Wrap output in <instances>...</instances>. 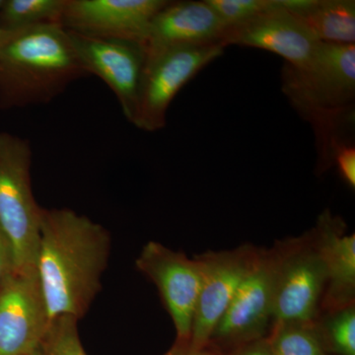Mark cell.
Returning a JSON list of instances; mask_svg holds the SVG:
<instances>
[{
	"instance_id": "484cf974",
	"label": "cell",
	"mask_w": 355,
	"mask_h": 355,
	"mask_svg": "<svg viewBox=\"0 0 355 355\" xmlns=\"http://www.w3.org/2000/svg\"><path fill=\"white\" fill-rule=\"evenodd\" d=\"M13 33L14 32L6 31V30H3L0 28V44L3 43L6 40L10 38V37L12 36Z\"/></svg>"
},
{
	"instance_id": "8fae6325",
	"label": "cell",
	"mask_w": 355,
	"mask_h": 355,
	"mask_svg": "<svg viewBox=\"0 0 355 355\" xmlns=\"http://www.w3.org/2000/svg\"><path fill=\"white\" fill-rule=\"evenodd\" d=\"M260 251V248L245 244L198 256L202 265L203 277L191 328L193 345L202 347L209 343L236 292L256 265Z\"/></svg>"
},
{
	"instance_id": "ba28073f",
	"label": "cell",
	"mask_w": 355,
	"mask_h": 355,
	"mask_svg": "<svg viewBox=\"0 0 355 355\" xmlns=\"http://www.w3.org/2000/svg\"><path fill=\"white\" fill-rule=\"evenodd\" d=\"M135 266L157 287L174 324L177 342L191 340L203 277L198 257L190 259L161 243L150 241L140 252Z\"/></svg>"
},
{
	"instance_id": "ac0fdd59",
	"label": "cell",
	"mask_w": 355,
	"mask_h": 355,
	"mask_svg": "<svg viewBox=\"0 0 355 355\" xmlns=\"http://www.w3.org/2000/svg\"><path fill=\"white\" fill-rule=\"evenodd\" d=\"M266 338L273 355H329L316 321L273 324Z\"/></svg>"
},
{
	"instance_id": "2e32d148",
	"label": "cell",
	"mask_w": 355,
	"mask_h": 355,
	"mask_svg": "<svg viewBox=\"0 0 355 355\" xmlns=\"http://www.w3.org/2000/svg\"><path fill=\"white\" fill-rule=\"evenodd\" d=\"M293 14L322 43L354 44V0H314L305 10Z\"/></svg>"
},
{
	"instance_id": "ffe728a7",
	"label": "cell",
	"mask_w": 355,
	"mask_h": 355,
	"mask_svg": "<svg viewBox=\"0 0 355 355\" xmlns=\"http://www.w3.org/2000/svg\"><path fill=\"white\" fill-rule=\"evenodd\" d=\"M78 320L71 316H58L50 326L39 347V355H88L78 333Z\"/></svg>"
},
{
	"instance_id": "7a4b0ae2",
	"label": "cell",
	"mask_w": 355,
	"mask_h": 355,
	"mask_svg": "<svg viewBox=\"0 0 355 355\" xmlns=\"http://www.w3.org/2000/svg\"><path fill=\"white\" fill-rule=\"evenodd\" d=\"M85 76L60 23L14 32L0 44V109L49 104Z\"/></svg>"
},
{
	"instance_id": "7402d4cb",
	"label": "cell",
	"mask_w": 355,
	"mask_h": 355,
	"mask_svg": "<svg viewBox=\"0 0 355 355\" xmlns=\"http://www.w3.org/2000/svg\"><path fill=\"white\" fill-rule=\"evenodd\" d=\"M331 160L338 168L340 176L350 188H355V147L343 139L331 146Z\"/></svg>"
},
{
	"instance_id": "52a82bcc",
	"label": "cell",
	"mask_w": 355,
	"mask_h": 355,
	"mask_svg": "<svg viewBox=\"0 0 355 355\" xmlns=\"http://www.w3.org/2000/svg\"><path fill=\"white\" fill-rule=\"evenodd\" d=\"M277 259L275 246L261 249L253 270L214 329L209 343L224 354L266 338L272 330Z\"/></svg>"
},
{
	"instance_id": "30bf717a",
	"label": "cell",
	"mask_w": 355,
	"mask_h": 355,
	"mask_svg": "<svg viewBox=\"0 0 355 355\" xmlns=\"http://www.w3.org/2000/svg\"><path fill=\"white\" fill-rule=\"evenodd\" d=\"M72 46L88 76L106 83L130 123L137 114L140 85L146 67L141 44L125 40L99 38L69 31Z\"/></svg>"
},
{
	"instance_id": "4316f807",
	"label": "cell",
	"mask_w": 355,
	"mask_h": 355,
	"mask_svg": "<svg viewBox=\"0 0 355 355\" xmlns=\"http://www.w3.org/2000/svg\"><path fill=\"white\" fill-rule=\"evenodd\" d=\"M4 4V0H0V9L2 8V6H3Z\"/></svg>"
},
{
	"instance_id": "3957f363",
	"label": "cell",
	"mask_w": 355,
	"mask_h": 355,
	"mask_svg": "<svg viewBox=\"0 0 355 355\" xmlns=\"http://www.w3.org/2000/svg\"><path fill=\"white\" fill-rule=\"evenodd\" d=\"M282 90L316 130L321 164L331 160L336 130L350 120L355 97V44L322 43L302 67L284 65Z\"/></svg>"
},
{
	"instance_id": "9c48e42d",
	"label": "cell",
	"mask_w": 355,
	"mask_h": 355,
	"mask_svg": "<svg viewBox=\"0 0 355 355\" xmlns=\"http://www.w3.org/2000/svg\"><path fill=\"white\" fill-rule=\"evenodd\" d=\"M50 322L36 268H14L0 284V355L34 354Z\"/></svg>"
},
{
	"instance_id": "4fadbf2b",
	"label": "cell",
	"mask_w": 355,
	"mask_h": 355,
	"mask_svg": "<svg viewBox=\"0 0 355 355\" xmlns=\"http://www.w3.org/2000/svg\"><path fill=\"white\" fill-rule=\"evenodd\" d=\"M223 44L270 51L284 58L286 64L302 67L314 57L320 42L300 18L275 0L272 8L229 27Z\"/></svg>"
},
{
	"instance_id": "d6986e66",
	"label": "cell",
	"mask_w": 355,
	"mask_h": 355,
	"mask_svg": "<svg viewBox=\"0 0 355 355\" xmlns=\"http://www.w3.org/2000/svg\"><path fill=\"white\" fill-rule=\"evenodd\" d=\"M316 324L329 355H355V304L323 311Z\"/></svg>"
},
{
	"instance_id": "cb8c5ba5",
	"label": "cell",
	"mask_w": 355,
	"mask_h": 355,
	"mask_svg": "<svg viewBox=\"0 0 355 355\" xmlns=\"http://www.w3.org/2000/svg\"><path fill=\"white\" fill-rule=\"evenodd\" d=\"M15 263L12 246L3 229L0 226V284L9 272H12Z\"/></svg>"
},
{
	"instance_id": "6da1fadb",
	"label": "cell",
	"mask_w": 355,
	"mask_h": 355,
	"mask_svg": "<svg viewBox=\"0 0 355 355\" xmlns=\"http://www.w3.org/2000/svg\"><path fill=\"white\" fill-rule=\"evenodd\" d=\"M111 235L101 224L69 209H44L36 270L51 320L83 319L101 291Z\"/></svg>"
},
{
	"instance_id": "8992f818",
	"label": "cell",
	"mask_w": 355,
	"mask_h": 355,
	"mask_svg": "<svg viewBox=\"0 0 355 355\" xmlns=\"http://www.w3.org/2000/svg\"><path fill=\"white\" fill-rule=\"evenodd\" d=\"M225 48L221 44L184 46L146 60L132 125L144 132L162 130L178 93L200 70L221 57Z\"/></svg>"
},
{
	"instance_id": "277c9868",
	"label": "cell",
	"mask_w": 355,
	"mask_h": 355,
	"mask_svg": "<svg viewBox=\"0 0 355 355\" xmlns=\"http://www.w3.org/2000/svg\"><path fill=\"white\" fill-rule=\"evenodd\" d=\"M29 140L0 132V226L14 253V268H36L42 210L33 193Z\"/></svg>"
},
{
	"instance_id": "83f0119b",
	"label": "cell",
	"mask_w": 355,
	"mask_h": 355,
	"mask_svg": "<svg viewBox=\"0 0 355 355\" xmlns=\"http://www.w3.org/2000/svg\"><path fill=\"white\" fill-rule=\"evenodd\" d=\"M28 355H39V349L37 350L36 352H34V354H28Z\"/></svg>"
},
{
	"instance_id": "44dd1931",
	"label": "cell",
	"mask_w": 355,
	"mask_h": 355,
	"mask_svg": "<svg viewBox=\"0 0 355 355\" xmlns=\"http://www.w3.org/2000/svg\"><path fill=\"white\" fill-rule=\"evenodd\" d=\"M228 27L241 24L275 6V0H205Z\"/></svg>"
},
{
	"instance_id": "d4e9b609",
	"label": "cell",
	"mask_w": 355,
	"mask_h": 355,
	"mask_svg": "<svg viewBox=\"0 0 355 355\" xmlns=\"http://www.w3.org/2000/svg\"><path fill=\"white\" fill-rule=\"evenodd\" d=\"M226 355H273V354L266 336L260 340L245 343Z\"/></svg>"
},
{
	"instance_id": "e0dca14e",
	"label": "cell",
	"mask_w": 355,
	"mask_h": 355,
	"mask_svg": "<svg viewBox=\"0 0 355 355\" xmlns=\"http://www.w3.org/2000/svg\"><path fill=\"white\" fill-rule=\"evenodd\" d=\"M64 6L65 0H4L0 9V28L16 32L60 23Z\"/></svg>"
},
{
	"instance_id": "9a60e30c",
	"label": "cell",
	"mask_w": 355,
	"mask_h": 355,
	"mask_svg": "<svg viewBox=\"0 0 355 355\" xmlns=\"http://www.w3.org/2000/svg\"><path fill=\"white\" fill-rule=\"evenodd\" d=\"M313 230L327 270L321 312L355 304V235L347 234L343 219L329 210Z\"/></svg>"
},
{
	"instance_id": "7c38bea8",
	"label": "cell",
	"mask_w": 355,
	"mask_h": 355,
	"mask_svg": "<svg viewBox=\"0 0 355 355\" xmlns=\"http://www.w3.org/2000/svg\"><path fill=\"white\" fill-rule=\"evenodd\" d=\"M169 0H65L62 25L69 31L141 44L151 20Z\"/></svg>"
},
{
	"instance_id": "5bb4252c",
	"label": "cell",
	"mask_w": 355,
	"mask_h": 355,
	"mask_svg": "<svg viewBox=\"0 0 355 355\" xmlns=\"http://www.w3.org/2000/svg\"><path fill=\"white\" fill-rule=\"evenodd\" d=\"M228 26L205 1H168L151 20L141 43L146 60L172 49L221 44Z\"/></svg>"
},
{
	"instance_id": "603a6c76",
	"label": "cell",
	"mask_w": 355,
	"mask_h": 355,
	"mask_svg": "<svg viewBox=\"0 0 355 355\" xmlns=\"http://www.w3.org/2000/svg\"><path fill=\"white\" fill-rule=\"evenodd\" d=\"M163 355H226L220 349L212 345L211 343L202 345V347H196L191 340L188 342H177L175 340L174 345L171 349L168 350Z\"/></svg>"
},
{
	"instance_id": "5b68a950",
	"label": "cell",
	"mask_w": 355,
	"mask_h": 355,
	"mask_svg": "<svg viewBox=\"0 0 355 355\" xmlns=\"http://www.w3.org/2000/svg\"><path fill=\"white\" fill-rule=\"evenodd\" d=\"M273 324L314 322L321 313L327 270L314 230L275 243Z\"/></svg>"
}]
</instances>
